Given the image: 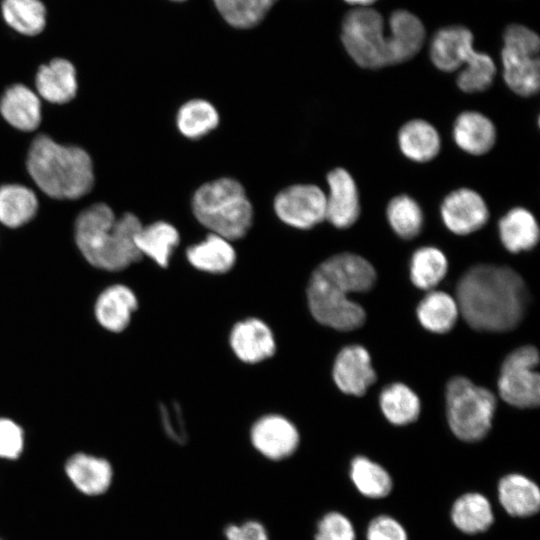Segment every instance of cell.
<instances>
[{
  "instance_id": "cell-34",
  "label": "cell",
  "mask_w": 540,
  "mask_h": 540,
  "mask_svg": "<svg viewBox=\"0 0 540 540\" xmlns=\"http://www.w3.org/2000/svg\"><path fill=\"white\" fill-rule=\"evenodd\" d=\"M448 261L436 247L424 246L417 249L410 261V278L413 284L424 290L437 286L445 277Z\"/></svg>"
},
{
  "instance_id": "cell-28",
  "label": "cell",
  "mask_w": 540,
  "mask_h": 540,
  "mask_svg": "<svg viewBox=\"0 0 540 540\" xmlns=\"http://www.w3.org/2000/svg\"><path fill=\"white\" fill-rule=\"evenodd\" d=\"M177 229L165 221L142 225L135 237V243L142 257L147 256L157 265L166 268L170 257L179 244Z\"/></svg>"
},
{
  "instance_id": "cell-36",
  "label": "cell",
  "mask_w": 540,
  "mask_h": 540,
  "mask_svg": "<svg viewBox=\"0 0 540 540\" xmlns=\"http://www.w3.org/2000/svg\"><path fill=\"white\" fill-rule=\"evenodd\" d=\"M224 20L235 28L256 26L277 0H213Z\"/></svg>"
},
{
  "instance_id": "cell-11",
  "label": "cell",
  "mask_w": 540,
  "mask_h": 540,
  "mask_svg": "<svg viewBox=\"0 0 540 540\" xmlns=\"http://www.w3.org/2000/svg\"><path fill=\"white\" fill-rule=\"evenodd\" d=\"M273 207L285 224L297 229H311L326 218V195L316 185L295 184L275 196Z\"/></svg>"
},
{
  "instance_id": "cell-27",
  "label": "cell",
  "mask_w": 540,
  "mask_h": 540,
  "mask_svg": "<svg viewBox=\"0 0 540 540\" xmlns=\"http://www.w3.org/2000/svg\"><path fill=\"white\" fill-rule=\"evenodd\" d=\"M65 470L72 483L88 495L105 492L112 479V468L108 461L84 453L71 456Z\"/></svg>"
},
{
  "instance_id": "cell-21",
  "label": "cell",
  "mask_w": 540,
  "mask_h": 540,
  "mask_svg": "<svg viewBox=\"0 0 540 540\" xmlns=\"http://www.w3.org/2000/svg\"><path fill=\"white\" fill-rule=\"evenodd\" d=\"M496 137L494 123L478 111H464L454 121V141L468 154L474 156L486 154L493 148Z\"/></svg>"
},
{
  "instance_id": "cell-37",
  "label": "cell",
  "mask_w": 540,
  "mask_h": 540,
  "mask_svg": "<svg viewBox=\"0 0 540 540\" xmlns=\"http://www.w3.org/2000/svg\"><path fill=\"white\" fill-rule=\"evenodd\" d=\"M314 540H356L355 527L343 513L330 511L319 520Z\"/></svg>"
},
{
  "instance_id": "cell-30",
  "label": "cell",
  "mask_w": 540,
  "mask_h": 540,
  "mask_svg": "<svg viewBox=\"0 0 540 540\" xmlns=\"http://www.w3.org/2000/svg\"><path fill=\"white\" fill-rule=\"evenodd\" d=\"M459 314L456 300L443 291H431L420 301L417 317L421 325L433 333H447Z\"/></svg>"
},
{
  "instance_id": "cell-38",
  "label": "cell",
  "mask_w": 540,
  "mask_h": 540,
  "mask_svg": "<svg viewBox=\"0 0 540 540\" xmlns=\"http://www.w3.org/2000/svg\"><path fill=\"white\" fill-rule=\"evenodd\" d=\"M366 540H409L405 527L394 517L380 514L370 520Z\"/></svg>"
},
{
  "instance_id": "cell-22",
  "label": "cell",
  "mask_w": 540,
  "mask_h": 540,
  "mask_svg": "<svg viewBox=\"0 0 540 540\" xmlns=\"http://www.w3.org/2000/svg\"><path fill=\"white\" fill-rule=\"evenodd\" d=\"M452 524L462 533H484L494 524L495 514L490 500L480 492H466L451 506Z\"/></svg>"
},
{
  "instance_id": "cell-5",
  "label": "cell",
  "mask_w": 540,
  "mask_h": 540,
  "mask_svg": "<svg viewBox=\"0 0 540 540\" xmlns=\"http://www.w3.org/2000/svg\"><path fill=\"white\" fill-rule=\"evenodd\" d=\"M25 165L38 189L54 200H78L94 187V164L89 152L47 134L37 135L30 143Z\"/></svg>"
},
{
  "instance_id": "cell-7",
  "label": "cell",
  "mask_w": 540,
  "mask_h": 540,
  "mask_svg": "<svg viewBox=\"0 0 540 540\" xmlns=\"http://www.w3.org/2000/svg\"><path fill=\"white\" fill-rule=\"evenodd\" d=\"M433 64L441 71L453 72L466 64L456 83L465 93L487 90L496 75L493 59L473 49V35L465 27L453 26L439 30L430 47Z\"/></svg>"
},
{
  "instance_id": "cell-8",
  "label": "cell",
  "mask_w": 540,
  "mask_h": 540,
  "mask_svg": "<svg viewBox=\"0 0 540 540\" xmlns=\"http://www.w3.org/2000/svg\"><path fill=\"white\" fill-rule=\"evenodd\" d=\"M496 409L491 391L457 376L446 387L447 421L452 433L461 441L477 442L489 433Z\"/></svg>"
},
{
  "instance_id": "cell-35",
  "label": "cell",
  "mask_w": 540,
  "mask_h": 540,
  "mask_svg": "<svg viewBox=\"0 0 540 540\" xmlns=\"http://www.w3.org/2000/svg\"><path fill=\"white\" fill-rule=\"evenodd\" d=\"M386 216L392 230L406 240L417 237L424 223L421 206L407 194L397 195L389 201Z\"/></svg>"
},
{
  "instance_id": "cell-19",
  "label": "cell",
  "mask_w": 540,
  "mask_h": 540,
  "mask_svg": "<svg viewBox=\"0 0 540 540\" xmlns=\"http://www.w3.org/2000/svg\"><path fill=\"white\" fill-rule=\"evenodd\" d=\"M0 115L18 131H35L42 122L41 98L25 84L15 83L0 98Z\"/></svg>"
},
{
  "instance_id": "cell-25",
  "label": "cell",
  "mask_w": 540,
  "mask_h": 540,
  "mask_svg": "<svg viewBox=\"0 0 540 540\" xmlns=\"http://www.w3.org/2000/svg\"><path fill=\"white\" fill-rule=\"evenodd\" d=\"M186 258L197 270L223 274L235 265L236 251L231 241L210 233L204 240L187 248Z\"/></svg>"
},
{
  "instance_id": "cell-31",
  "label": "cell",
  "mask_w": 540,
  "mask_h": 540,
  "mask_svg": "<svg viewBox=\"0 0 540 540\" xmlns=\"http://www.w3.org/2000/svg\"><path fill=\"white\" fill-rule=\"evenodd\" d=\"M1 14L10 28L25 36H36L46 26L47 10L41 0H2Z\"/></svg>"
},
{
  "instance_id": "cell-6",
  "label": "cell",
  "mask_w": 540,
  "mask_h": 540,
  "mask_svg": "<svg viewBox=\"0 0 540 540\" xmlns=\"http://www.w3.org/2000/svg\"><path fill=\"white\" fill-rule=\"evenodd\" d=\"M191 208L201 225L229 241L243 238L253 221L245 189L229 177L201 185L193 194Z\"/></svg>"
},
{
  "instance_id": "cell-23",
  "label": "cell",
  "mask_w": 540,
  "mask_h": 540,
  "mask_svg": "<svg viewBox=\"0 0 540 540\" xmlns=\"http://www.w3.org/2000/svg\"><path fill=\"white\" fill-rule=\"evenodd\" d=\"M498 231L503 246L515 254L534 248L540 237L535 216L524 207H514L502 216Z\"/></svg>"
},
{
  "instance_id": "cell-2",
  "label": "cell",
  "mask_w": 540,
  "mask_h": 540,
  "mask_svg": "<svg viewBox=\"0 0 540 540\" xmlns=\"http://www.w3.org/2000/svg\"><path fill=\"white\" fill-rule=\"evenodd\" d=\"M376 278L372 264L360 255L344 252L327 258L308 281L306 294L311 315L321 325L335 330L359 328L366 313L349 294L369 291Z\"/></svg>"
},
{
  "instance_id": "cell-10",
  "label": "cell",
  "mask_w": 540,
  "mask_h": 540,
  "mask_svg": "<svg viewBox=\"0 0 540 540\" xmlns=\"http://www.w3.org/2000/svg\"><path fill=\"white\" fill-rule=\"evenodd\" d=\"M538 362L539 354L533 346L519 347L507 355L498 379L499 394L506 403L522 409L539 405Z\"/></svg>"
},
{
  "instance_id": "cell-3",
  "label": "cell",
  "mask_w": 540,
  "mask_h": 540,
  "mask_svg": "<svg viewBox=\"0 0 540 540\" xmlns=\"http://www.w3.org/2000/svg\"><path fill=\"white\" fill-rule=\"evenodd\" d=\"M389 25V33L385 34L383 17L370 8H358L346 15L341 39L356 64L379 69L403 63L419 52L425 29L418 17L398 10L391 15Z\"/></svg>"
},
{
  "instance_id": "cell-14",
  "label": "cell",
  "mask_w": 540,
  "mask_h": 540,
  "mask_svg": "<svg viewBox=\"0 0 540 540\" xmlns=\"http://www.w3.org/2000/svg\"><path fill=\"white\" fill-rule=\"evenodd\" d=\"M326 218L338 229H346L355 224L360 216V198L357 184L344 168L331 170L326 177Z\"/></svg>"
},
{
  "instance_id": "cell-4",
  "label": "cell",
  "mask_w": 540,
  "mask_h": 540,
  "mask_svg": "<svg viewBox=\"0 0 540 540\" xmlns=\"http://www.w3.org/2000/svg\"><path fill=\"white\" fill-rule=\"evenodd\" d=\"M131 212L116 217L106 203H94L75 219L74 241L83 259L93 268L119 272L142 259L135 237L142 227Z\"/></svg>"
},
{
  "instance_id": "cell-33",
  "label": "cell",
  "mask_w": 540,
  "mask_h": 540,
  "mask_svg": "<svg viewBox=\"0 0 540 540\" xmlns=\"http://www.w3.org/2000/svg\"><path fill=\"white\" fill-rule=\"evenodd\" d=\"M219 124L216 108L207 100L192 99L185 102L176 115L179 132L189 139H199Z\"/></svg>"
},
{
  "instance_id": "cell-18",
  "label": "cell",
  "mask_w": 540,
  "mask_h": 540,
  "mask_svg": "<svg viewBox=\"0 0 540 540\" xmlns=\"http://www.w3.org/2000/svg\"><path fill=\"white\" fill-rule=\"evenodd\" d=\"M137 308L138 299L133 290L124 284H113L98 294L93 314L103 329L120 333L129 326Z\"/></svg>"
},
{
  "instance_id": "cell-12",
  "label": "cell",
  "mask_w": 540,
  "mask_h": 540,
  "mask_svg": "<svg viewBox=\"0 0 540 540\" xmlns=\"http://www.w3.org/2000/svg\"><path fill=\"white\" fill-rule=\"evenodd\" d=\"M441 219L448 230L468 235L481 229L489 220V209L483 197L470 188H458L443 199Z\"/></svg>"
},
{
  "instance_id": "cell-42",
  "label": "cell",
  "mask_w": 540,
  "mask_h": 540,
  "mask_svg": "<svg viewBox=\"0 0 540 540\" xmlns=\"http://www.w3.org/2000/svg\"><path fill=\"white\" fill-rule=\"evenodd\" d=\"M173 1H183V0H173Z\"/></svg>"
},
{
  "instance_id": "cell-32",
  "label": "cell",
  "mask_w": 540,
  "mask_h": 540,
  "mask_svg": "<svg viewBox=\"0 0 540 540\" xmlns=\"http://www.w3.org/2000/svg\"><path fill=\"white\" fill-rule=\"evenodd\" d=\"M379 401L384 416L394 425H407L419 417L420 400L405 384L393 383L386 386L380 394Z\"/></svg>"
},
{
  "instance_id": "cell-17",
  "label": "cell",
  "mask_w": 540,
  "mask_h": 540,
  "mask_svg": "<svg viewBox=\"0 0 540 540\" xmlns=\"http://www.w3.org/2000/svg\"><path fill=\"white\" fill-rule=\"evenodd\" d=\"M35 89L40 98L54 105H64L78 93V77L74 64L57 57L39 66L35 75Z\"/></svg>"
},
{
  "instance_id": "cell-29",
  "label": "cell",
  "mask_w": 540,
  "mask_h": 540,
  "mask_svg": "<svg viewBox=\"0 0 540 540\" xmlns=\"http://www.w3.org/2000/svg\"><path fill=\"white\" fill-rule=\"evenodd\" d=\"M349 477L356 490L368 499L386 498L393 490L394 483L390 473L364 455L355 456L351 460Z\"/></svg>"
},
{
  "instance_id": "cell-16",
  "label": "cell",
  "mask_w": 540,
  "mask_h": 540,
  "mask_svg": "<svg viewBox=\"0 0 540 540\" xmlns=\"http://www.w3.org/2000/svg\"><path fill=\"white\" fill-rule=\"evenodd\" d=\"M229 344L235 356L244 363L256 364L271 357L276 341L270 327L258 318L237 322L229 335Z\"/></svg>"
},
{
  "instance_id": "cell-13",
  "label": "cell",
  "mask_w": 540,
  "mask_h": 540,
  "mask_svg": "<svg viewBox=\"0 0 540 540\" xmlns=\"http://www.w3.org/2000/svg\"><path fill=\"white\" fill-rule=\"evenodd\" d=\"M250 438L255 449L271 460H282L291 456L300 442L296 426L278 414L259 418L251 428Z\"/></svg>"
},
{
  "instance_id": "cell-1",
  "label": "cell",
  "mask_w": 540,
  "mask_h": 540,
  "mask_svg": "<svg viewBox=\"0 0 540 540\" xmlns=\"http://www.w3.org/2000/svg\"><path fill=\"white\" fill-rule=\"evenodd\" d=\"M459 312L475 330L505 332L523 318L527 290L512 268L478 264L468 269L456 287Z\"/></svg>"
},
{
  "instance_id": "cell-26",
  "label": "cell",
  "mask_w": 540,
  "mask_h": 540,
  "mask_svg": "<svg viewBox=\"0 0 540 540\" xmlns=\"http://www.w3.org/2000/svg\"><path fill=\"white\" fill-rule=\"evenodd\" d=\"M39 209L36 193L20 183L0 185V224L16 229L32 221Z\"/></svg>"
},
{
  "instance_id": "cell-9",
  "label": "cell",
  "mask_w": 540,
  "mask_h": 540,
  "mask_svg": "<svg viewBox=\"0 0 540 540\" xmlns=\"http://www.w3.org/2000/svg\"><path fill=\"white\" fill-rule=\"evenodd\" d=\"M539 48L540 40L534 31L518 24L506 28L501 52L503 78L508 88L521 97L539 91Z\"/></svg>"
},
{
  "instance_id": "cell-24",
  "label": "cell",
  "mask_w": 540,
  "mask_h": 540,
  "mask_svg": "<svg viewBox=\"0 0 540 540\" xmlns=\"http://www.w3.org/2000/svg\"><path fill=\"white\" fill-rule=\"evenodd\" d=\"M397 139L402 154L418 163L431 161L441 149V138L437 129L423 119L404 123L398 131Z\"/></svg>"
},
{
  "instance_id": "cell-41",
  "label": "cell",
  "mask_w": 540,
  "mask_h": 540,
  "mask_svg": "<svg viewBox=\"0 0 540 540\" xmlns=\"http://www.w3.org/2000/svg\"><path fill=\"white\" fill-rule=\"evenodd\" d=\"M345 1L351 4L369 5L376 0H345Z\"/></svg>"
},
{
  "instance_id": "cell-39",
  "label": "cell",
  "mask_w": 540,
  "mask_h": 540,
  "mask_svg": "<svg viewBox=\"0 0 540 540\" xmlns=\"http://www.w3.org/2000/svg\"><path fill=\"white\" fill-rule=\"evenodd\" d=\"M24 447V433L10 418L0 417V457L16 459Z\"/></svg>"
},
{
  "instance_id": "cell-40",
  "label": "cell",
  "mask_w": 540,
  "mask_h": 540,
  "mask_svg": "<svg viewBox=\"0 0 540 540\" xmlns=\"http://www.w3.org/2000/svg\"><path fill=\"white\" fill-rule=\"evenodd\" d=\"M225 536L227 540H269L265 527L254 520L227 526Z\"/></svg>"
},
{
  "instance_id": "cell-15",
  "label": "cell",
  "mask_w": 540,
  "mask_h": 540,
  "mask_svg": "<svg viewBox=\"0 0 540 540\" xmlns=\"http://www.w3.org/2000/svg\"><path fill=\"white\" fill-rule=\"evenodd\" d=\"M332 375L336 386L345 394L362 396L376 381L368 351L360 345H349L337 354Z\"/></svg>"
},
{
  "instance_id": "cell-20",
  "label": "cell",
  "mask_w": 540,
  "mask_h": 540,
  "mask_svg": "<svg viewBox=\"0 0 540 540\" xmlns=\"http://www.w3.org/2000/svg\"><path fill=\"white\" fill-rule=\"evenodd\" d=\"M498 501L504 511L515 518H528L540 510V488L530 477L508 473L497 484Z\"/></svg>"
}]
</instances>
